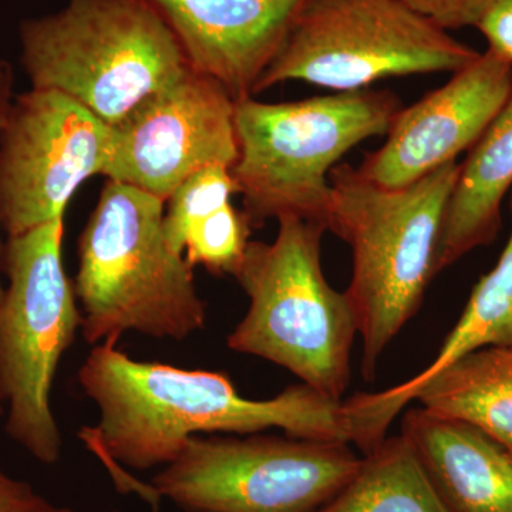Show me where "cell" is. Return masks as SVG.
Listing matches in <instances>:
<instances>
[{
  "label": "cell",
  "mask_w": 512,
  "mask_h": 512,
  "mask_svg": "<svg viewBox=\"0 0 512 512\" xmlns=\"http://www.w3.org/2000/svg\"><path fill=\"white\" fill-rule=\"evenodd\" d=\"M402 434L448 512H512V454L484 431L417 407Z\"/></svg>",
  "instance_id": "cell-14"
},
{
  "label": "cell",
  "mask_w": 512,
  "mask_h": 512,
  "mask_svg": "<svg viewBox=\"0 0 512 512\" xmlns=\"http://www.w3.org/2000/svg\"><path fill=\"white\" fill-rule=\"evenodd\" d=\"M64 218L8 237V286L0 302V389L6 434L40 464L62 457L53 413L57 367L82 329L74 284L63 265Z\"/></svg>",
  "instance_id": "cell-7"
},
{
  "label": "cell",
  "mask_w": 512,
  "mask_h": 512,
  "mask_svg": "<svg viewBox=\"0 0 512 512\" xmlns=\"http://www.w3.org/2000/svg\"><path fill=\"white\" fill-rule=\"evenodd\" d=\"M32 493H35L32 485L10 477L0 468V503L18 500Z\"/></svg>",
  "instance_id": "cell-25"
},
{
  "label": "cell",
  "mask_w": 512,
  "mask_h": 512,
  "mask_svg": "<svg viewBox=\"0 0 512 512\" xmlns=\"http://www.w3.org/2000/svg\"><path fill=\"white\" fill-rule=\"evenodd\" d=\"M316 512H448L403 434L362 457L352 478Z\"/></svg>",
  "instance_id": "cell-18"
},
{
  "label": "cell",
  "mask_w": 512,
  "mask_h": 512,
  "mask_svg": "<svg viewBox=\"0 0 512 512\" xmlns=\"http://www.w3.org/2000/svg\"><path fill=\"white\" fill-rule=\"evenodd\" d=\"M234 194L237 185L225 165H208L185 178L165 202L164 231L170 247L184 255L191 225L231 204Z\"/></svg>",
  "instance_id": "cell-19"
},
{
  "label": "cell",
  "mask_w": 512,
  "mask_h": 512,
  "mask_svg": "<svg viewBox=\"0 0 512 512\" xmlns=\"http://www.w3.org/2000/svg\"><path fill=\"white\" fill-rule=\"evenodd\" d=\"M13 90H15V70H13L12 64L0 59V128H2L10 103L15 97ZM3 291L5 288L0 282V302H2ZM2 416H5V399H3L2 389H0V417Z\"/></svg>",
  "instance_id": "cell-23"
},
{
  "label": "cell",
  "mask_w": 512,
  "mask_h": 512,
  "mask_svg": "<svg viewBox=\"0 0 512 512\" xmlns=\"http://www.w3.org/2000/svg\"><path fill=\"white\" fill-rule=\"evenodd\" d=\"M484 348L512 349V231L497 264L474 286L463 315L436 359L399 386L379 393H357V412L376 436H386L397 414L416 399L424 384L461 357Z\"/></svg>",
  "instance_id": "cell-16"
},
{
  "label": "cell",
  "mask_w": 512,
  "mask_h": 512,
  "mask_svg": "<svg viewBox=\"0 0 512 512\" xmlns=\"http://www.w3.org/2000/svg\"><path fill=\"white\" fill-rule=\"evenodd\" d=\"M478 56L402 0H309L256 94L286 82L359 92L389 77L456 73Z\"/></svg>",
  "instance_id": "cell-8"
},
{
  "label": "cell",
  "mask_w": 512,
  "mask_h": 512,
  "mask_svg": "<svg viewBox=\"0 0 512 512\" xmlns=\"http://www.w3.org/2000/svg\"><path fill=\"white\" fill-rule=\"evenodd\" d=\"M360 461L338 441L195 436L151 485L187 512H316Z\"/></svg>",
  "instance_id": "cell-9"
},
{
  "label": "cell",
  "mask_w": 512,
  "mask_h": 512,
  "mask_svg": "<svg viewBox=\"0 0 512 512\" xmlns=\"http://www.w3.org/2000/svg\"><path fill=\"white\" fill-rule=\"evenodd\" d=\"M165 202L107 180L77 242L74 291L84 342L126 333L183 342L207 325L194 268L168 244Z\"/></svg>",
  "instance_id": "cell-3"
},
{
  "label": "cell",
  "mask_w": 512,
  "mask_h": 512,
  "mask_svg": "<svg viewBox=\"0 0 512 512\" xmlns=\"http://www.w3.org/2000/svg\"><path fill=\"white\" fill-rule=\"evenodd\" d=\"M414 12L440 29L454 30L476 26L498 0H402Z\"/></svg>",
  "instance_id": "cell-21"
},
{
  "label": "cell",
  "mask_w": 512,
  "mask_h": 512,
  "mask_svg": "<svg viewBox=\"0 0 512 512\" xmlns=\"http://www.w3.org/2000/svg\"><path fill=\"white\" fill-rule=\"evenodd\" d=\"M512 188V92L503 109L468 151L444 212L436 275L468 252L493 244Z\"/></svg>",
  "instance_id": "cell-15"
},
{
  "label": "cell",
  "mask_w": 512,
  "mask_h": 512,
  "mask_svg": "<svg viewBox=\"0 0 512 512\" xmlns=\"http://www.w3.org/2000/svg\"><path fill=\"white\" fill-rule=\"evenodd\" d=\"M154 512H158V508L157 507H154Z\"/></svg>",
  "instance_id": "cell-26"
},
{
  "label": "cell",
  "mask_w": 512,
  "mask_h": 512,
  "mask_svg": "<svg viewBox=\"0 0 512 512\" xmlns=\"http://www.w3.org/2000/svg\"><path fill=\"white\" fill-rule=\"evenodd\" d=\"M235 104L221 84L188 69L113 126L103 177L167 202L195 171L232 168L238 157Z\"/></svg>",
  "instance_id": "cell-11"
},
{
  "label": "cell",
  "mask_w": 512,
  "mask_h": 512,
  "mask_svg": "<svg viewBox=\"0 0 512 512\" xmlns=\"http://www.w3.org/2000/svg\"><path fill=\"white\" fill-rule=\"evenodd\" d=\"M0 512H74L66 505H59L35 493L18 498V500L0 503Z\"/></svg>",
  "instance_id": "cell-24"
},
{
  "label": "cell",
  "mask_w": 512,
  "mask_h": 512,
  "mask_svg": "<svg viewBox=\"0 0 512 512\" xmlns=\"http://www.w3.org/2000/svg\"><path fill=\"white\" fill-rule=\"evenodd\" d=\"M251 231L244 212L225 205L188 229L185 259L192 268L201 265L211 274L232 276L247 251Z\"/></svg>",
  "instance_id": "cell-20"
},
{
  "label": "cell",
  "mask_w": 512,
  "mask_h": 512,
  "mask_svg": "<svg viewBox=\"0 0 512 512\" xmlns=\"http://www.w3.org/2000/svg\"><path fill=\"white\" fill-rule=\"evenodd\" d=\"M403 109L389 90L235 104L238 157L231 174L251 228L301 218L328 229L330 171L352 148L386 136Z\"/></svg>",
  "instance_id": "cell-4"
},
{
  "label": "cell",
  "mask_w": 512,
  "mask_h": 512,
  "mask_svg": "<svg viewBox=\"0 0 512 512\" xmlns=\"http://www.w3.org/2000/svg\"><path fill=\"white\" fill-rule=\"evenodd\" d=\"M416 399L429 412L484 431L512 454V349L468 353L424 384Z\"/></svg>",
  "instance_id": "cell-17"
},
{
  "label": "cell",
  "mask_w": 512,
  "mask_h": 512,
  "mask_svg": "<svg viewBox=\"0 0 512 512\" xmlns=\"http://www.w3.org/2000/svg\"><path fill=\"white\" fill-rule=\"evenodd\" d=\"M170 28L190 69L235 101L256 94L309 0H147Z\"/></svg>",
  "instance_id": "cell-13"
},
{
  "label": "cell",
  "mask_w": 512,
  "mask_h": 512,
  "mask_svg": "<svg viewBox=\"0 0 512 512\" xmlns=\"http://www.w3.org/2000/svg\"><path fill=\"white\" fill-rule=\"evenodd\" d=\"M19 40L32 89L63 94L111 127L190 69L147 0H67L23 20Z\"/></svg>",
  "instance_id": "cell-5"
},
{
  "label": "cell",
  "mask_w": 512,
  "mask_h": 512,
  "mask_svg": "<svg viewBox=\"0 0 512 512\" xmlns=\"http://www.w3.org/2000/svg\"><path fill=\"white\" fill-rule=\"evenodd\" d=\"M97 407L96 426L79 433L109 470L167 466L200 433L251 436L278 429L293 439L355 443L348 404L308 384L271 399L241 396L227 375L141 362L117 342L93 346L77 373Z\"/></svg>",
  "instance_id": "cell-1"
},
{
  "label": "cell",
  "mask_w": 512,
  "mask_h": 512,
  "mask_svg": "<svg viewBox=\"0 0 512 512\" xmlns=\"http://www.w3.org/2000/svg\"><path fill=\"white\" fill-rule=\"evenodd\" d=\"M272 244L249 241L234 278L248 311L228 348L284 367L318 392L342 400L350 382L357 325L345 292L322 268L323 225L285 217Z\"/></svg>",
  "instance_id": "cell-6"
},
{
  "label": "cell",
  "mask_w": 512,
  "mask_h": 512,
  "mask_svg": "<svg viewBox=\"0 0 512 512\" xmlns=\"http://www.w3.org/2000/svg\"><path fill=\"white\" fill-rule=\"evenodd\" d=\"M488 42V50L512 66V0H498L476 26Z\"/></svg>",
  "instance_id": "cell-22"
},
{
  "label": "cell",
  "mask_w": 512,
  "mask_h": 512,
  "mask_svg": "<svg viewBox=\"0 0 512 512\" xmlns=\"http://www.w3.org/2000/svg\"><path fill=\"white\" fill-rule=\"evenodd\" d=\"M113 127L53 90L13 97L0 128V225L8 237L62 220L76 191L103 175Z\"/></svg>",
  "instance_id": "cell-10"
},
{
  "label": "cell",
  "mask_w": 512,
  "mask_h": 512,
  "mask_svg": "<svg viewBox=\"0 0 512 512\" xmlns=\"http://www.w3.org/2000/svg\"><path fill=\"white\" fill-rule=\"evenodd\" d=\"M458 170L454 161L396 190L379 187L349 164L330 171L328 229L352 248L345 295L362 338L363 379L369 382L436 276L444 212Z\"/></svg>",
  "instance_id": "cell-2"
},
{
  "label": "cell",
  "mask_w": 512,
  "mask_h": 512,
  "mask_svg": "<svg viewBox=\"0 0 512 512\" xmlns=\"http://www.w3.org/2000/svg\"><path fill=\"white\" fill-rule=\"evenodd\" d=\"M512 92V66L491 50L453 73L450 82L402 109L382 148L359 173L379 187H407L454 163L483 136Z\"/></svg>",
  "instance_id": "cell-12"
}]
</instances>
